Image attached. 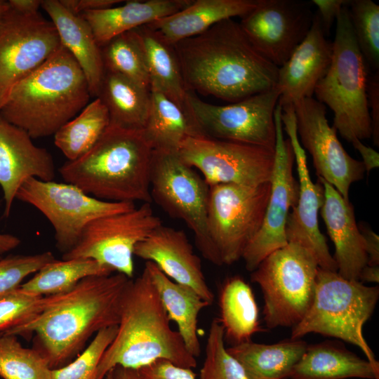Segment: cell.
Returning a JSON list of instances; mask_svg holds the SVG:
<instances>
[{
	"label": "cell",
	"instance_id": "cell-1",
	"mask_svg": "<svg viewBox=\"0 0 379 379\" xmlns=\"http://www.w3.org/2000/svg\"><path fill=\"white\" fill-rule=\"evenodd\" d=\"M173 46L190 92L233 103L277 86L279 67L256 50L233 18Z\"/></svg>",
	"mask_w": 379,
	"mask_h": 379
},
{
	"label": "cell",
	"instance_id": "cell-2",
	"mask_svg": "<svg viewBox=\"0 0 379 379\" xmlns=\"http://www.w3.org/2000/svg\"><path fill=\"white\" fill-rule=\"evenodd\" d=\"M131 279L119 272L86 277L67 292L44 296L36 315L2 333H35L36 349L51 368L64 366L84 350L93 334L118 326L122 296Z\"/></svg>",
	"mask_w": 379,
	"mask_h": 379
},
{
	"label": "cell",
	"instance_id": "cell-3",
	"mask_svg": "<svg viewBox=\"0 0 379 379\" xmlns=\"http://www.w3.org/2000/svg\"><path fill=\"white\" fill-rule=\"evenodd\" d=\"M117 332L98 364L96 378L104 379L116 366L140 369L158 359L188 368L197 362L187 350L161 303L145 267L127 285L121 302Z\"/></svg>",
	"mask_w": 379,
	"mask_h": 379
},
{
	"label": "cell",
	"instance_id": "cell-4",
	"mask_svg": "<svg viewBox=\"0 0 379 379\" xmlns=\"http://www.w3.org/2000/svg\"><path fill=\"white\" fill-rule=\"evenodd\" d=\"M91 97L81 68L61 45L13 87L0 117L32 139L54 135L89 103Z\"/></svg>",
	"mask_w": 379,
	"mask_h": 379
},
{
	"label": "cell",
	"instance_id": "cell-5",
	"mask_svg": "<svg viewBox=\"0 0 379 379\" xmlns=\"http://www.w3.org/2000/svg\"><path fill=\"white\" fill-rule=\"evenodd\" d=\"M153 148L142 131L109 126L84 155L59 168L65 182L112 202L151 203Z\"/></svg>",
	"mask_w": 379,
	"mask_h": 379
},
{
	"label": "cell",
	"instance_id": "cell-6",
	"mask_svg": "<svg viewBox=\"0 0 379 379\" xmlns=\"http://www.w3.org/2000/svg\"><path fill=\"white\" fill-rule=\"evenodd\" d=\"M367 65L357 43L347 5L336 18L333 57L315 86L316 100L333 112V127L352 145L371 138L367 100Z\"/></svg>",
	"mask_w": 379,
	"mask_h": 379
},
{
	"label": "cell",
	"instance_id": "cell-7",
	"mask_svg": "<svg viewBox=\"0 0 379 379\" xmlns=\"http://www.w3.org/2000/svg\"><path fill=\"white\" fill-rule=\"evenodd\" d=\"M378 296V286H366L319 267L312 303L293 326L291 338L300 339L310 333L340 338L358 346L379 370V363L362 334L363 325L372 314Z\"/></svg>",
	"mask_w": 379,
	"mask_h": 379
},
{
	"label": "cell",
	"instance_id": "cell-8",
	"mask_svg": "<svg viewBox=\"0 0 379 379\" xmlns=\"http://www.w3.org/2000/svg\"><path fill=\"white\" fill-rule=\"evenodd\" d=\"M319 267L311 250L288 242L251 272V281L262 292L267 327L294 326L300 321L312 303Z\"/></svg>",
	"mask_w": 379,
	"mask_h": 379
},
{
	"label": "cell",
	"instance_id": "cell-9",
	"mask_svg": "<svg viewBox=\"0 0 379 379\" xmlns=\"http://www.w3.org/2000/svg\"><path fill=\"white\" fill-rule=\"evenodd\" d=\"M150 194L168 215L182 220L191 230L203 257L220 266L208 229L209 185L178 152L153 151Z\"/></svg>",
	"mask_w": 379,
	"mask_h": 379
},
{
	"label": "cell",
	"instance_id": "cell-10",
	"mask_svg": "<svg viewBox=\"0 0 379 379\" xmlns=\"http://www.w3.org/2000/svg\"><path fill=\"white\" fill-rule=\"evenodd\" d=\"M270 191V182L209 185L208 229L220 265L242 258L262 226Z\"/></svg>",
	"mask_w": 379,
	"mask_h": 379
},
{
	"label": "cell",
	"instance_id": "cell-11",
	"mask_svg": "<svg viewBox=\"0 0 379 379\" xmlns=\"http://www.w3.org/2000/svg\"><path fill=\"white\" fill-rule=\"evenodd\" d=\"M16 199L40 211L55 231L56 247L63 254L72 250L84 229L100 218L135 208L133 202H112L90 196L67 182L27 180Z\"/></svg>",
	"mask_w": 379,
	"mask_h": 379
},
{
	"label": "cell",
	"instance_id": "cell-12",
	"mask_svg": "<svg viewBox=\"0 0 379 379\" xmlns=\"http://www.w3.org/2000/svg\"><path fill=\"white\" fill-rule=\"evenodd\" d=\"M281 95L277 86L225 105L206 102L188 92L192 116L204 135L274 150V111Z\"/></svg>",
	"mask_w": 379,
	"mask_h": 379
},
{
	"label": "cell",
	"instance_id": "cell-13",
	"mask_svg": "<svg viewBox=\"0 0 379 379\" xmlns=\"http://www.w3.org/2000/svg\"><path fill=\"white\" fill-rule=\"evenodd\" d=\"M161 224L150 203L100 218L86 226L74 247L62 255V260L93 259L133 279L135 246Z\"/></svg>",
	"mask_w": 379,
	"mask_h": 379
},
{
	"label": "cell",
	"instance_id": "cell-14",
	"mask_svg": "<svg viewBox=\"0 0 379 379\" xmlns=\"http://www.w3.org/2000/svg\"><path fill=\"white\" fill-rule=\"evenodd\" d=\"M178 154L196 168L208 185L233 183L255 186L270 182L274 150L206 135L187 138Z\"/></svg>",
	"mask_w": 379,
	"mask_h": 379
},
{
	"label": "cell",
	"instance_id": "cell-15",
	"mask_svg": "<svg viewBox=\"0 0 379 379\" xmlns=\"http://www.w3.org/2000/svg\"><path fill=\"white\" fill-rule=\"evenodd\" d=\"M60 46L50 19L39 12L22 13L8 8L0 21V109L13 87Z\"/></svg>",
	"mask_w": 379,
	"mask_h": 379
},
{
	"label": "cell",
	"instance_id": "cell-16",
	"mask_svg": "<svg viewBox=\"0 0 379 379\" xmlns=\"http://www.w3.org/2000/svg\"><path fill=\"white\" fill-rule=\"evenodd\" d=\"M282 108L274 111L276 145L270 180L271 191L262 226L245 248L242 258L247 270L253 272L270 254L288 244L286 225L289 211L298 201V182L293 168L294 154L288 138L283 134Z\"/></svg>",
	"mask_w": 379,
	"mask_h": 379
},
{
	"label": "cell",
	"instance_id": "cell-17",
	"mask_svg": "<svg viewBox=\"0 0 379 379\" xmlns=\"http://www.w3.org/2000/svg\"><path fill=\"white\" fill-rule=\"evenodd\" d=\"M294 109L300 144L310 152L318 178L349 200L351 185L364 178L362 161L345 151L336 130L328 124L324 104L313 97L306 98L296 102Z\"/></svg>",
	"mask_w": 379,
	"mask_h": 379
},
{
	"label": "cell",
	"instance_id": "cell-18",
	"mask_svg": "<svg viewBox=\"0 0 379 379\" xmlns=\"http://www.w3.org/2000/svg\"><path fill=\"white\" fill-rule=\"evenodd\" d=\"M311 2L299 0H257L241 18L240 26L256 48L281 67L302 42L312 26Z\"/></svg>",
	"mask_w": 379,
	"mask_h": 379
},
{
	"label": "cell",
	"instance_id": "cell-19",
	"mask_svg": "<svg viewBox=\"0 0 379 379\" xmlns=\"http://www.w3.org/2000/svg\"><path fill=\"white\" fill-rule=\"evenodd\" d=\"M281 121L296 161L299 187L297 204L286 220L287 241L311 250L317 258L319 268L337 272V265L318 224V213L324 202V186L318 179L316 183L311 179L305 151L298 139L294 107L282 108Z\"/></svg>",
	"mask_w": 379,
	"mask_h": 379
},
{
	"label": "cell",
	"instance_id": "cell-20",
	"mask_svg": "<svg viewBox=\"0 0 379 379\" xmlns=\"http://www.w3.org/2000/svg\"><path fill=\"white\" fill-rule=\"evenodd\" d=\"M24 130L0 117V186L8 217L22 184L29 178L52 181L55 166L51 153L35 145Z\"/></svg>",
	"mask_w": 379,
	"mask_h": 379
},
{
	"label": "cell",
	"instance_id": "cell-21",
	"mask_svg": "<svg viewBox=\"0 0 379 379\" xmlns=\"http://www.w3.org/2000/svg\"><path fill=\"white\" fill-rule=\"evenodd\" d=\"M134 255L154 263L169 279L192 288L213 303L214 295L206 283L201 260L184 231L161 224L137 244Z\"/></svg>",
	"mask_w": 379,
	"mask_h": 379
},
{
	"label": "cell",
	"instance_id": "cell-22",
	"mask_svg": "<svg viewBox=\"0 0 379 379\" xmlns=\"http://www.w3.org/2000/svg\"><path fill=\"white\" fill-rule=\"evenodd\" d=\"M333 57V41L326 39L317 11L310 29L288 60L279 67L278 104L284 107L312 98L316 85L327 72Z\"/></svg>",
	"mask_w": 379,
	"mask_h": 379
},
{
	"label": "cell",
	"instance_id": "cell-23",
	"mask_svg": "<svg viewBox=\"0 0 379 379\" xmlns=\"http://www.w3.org/2000/svg\"><path fill=\"white\" fill-rule=\"evenodd\" d=\"M318 180L324 189L321 215L335 246L333 258L337 265V272L345 279L359 281L361 270L367 265L368 257L354 208L350 200L345 199L331 184L321 178Z\"/></svg>",
	"mask_w": 379,
	"mask_h": 379
},
{
	"label": "cell",
	"instance_id": "cell-24",
	"mask_svg": "<svg viewBox=\"0 0 379 379\" xmlns=\"http://www.w3.org/2000/svg\"><path fill=\"white\" fill-rule=\"evenodd\" d=\"M41 8L54 24L61 45L76 60L87 80L91 96L97 98L105 70L101 48L81 15L66 9L59 0H44Z\"/></svg>",
	"mask_w": 379,
	"mask_h": 379
},
{
	"label": "cell",
	"instance_id": "cell-25",
	"mask_svg": "<svg viewBox=\"0 0 379 379\" xmlns=\"http://www.w3.org/2000/svg\"><path fill=\"white\" fill-rule=\"evenodd\" d=\"M257 0H192L182 10L146 25L171 45L199 34L228 18H242Z\"/></svg>",
	"mask_w": 379,
	"mask_h": 379
},
{
	"label": "cell",
	"instance_id": "cell-26",
	"mask_svg": "<svg viewBox=\"0 0 379 379\" xmlns=\"http://www.w3.org/2000/svg\"><path fill=\"white\" fill-rule=\"evenodd\" d=\"M192 0L128 1L119 6L85 12L81 15L89 25L101 47L114 37L172 15Z\"/></svg>",
	"mask_w": 379,
	"mask_h": 379
},
{
	"label": "cell",
	"instance_id": "cell-27",
	"mask_svg": "<svg viewBox=\"0 0 379 379\" xmlns=\"http://www.w3.org/2000/svg\"><path fill=\"white\" fill-rule=\"evenodd\" d=\"M145 267L170 321L176 324L187 350L193 357H198L201 354L198 317L200 312L211 304L192 288L169 279L154 263L146 261Z\"/></svg>",
	"mask_w": 379,
	"mask_h": 379
},
{
	"label": "cell",
	"instance_id": "cell-28",
	"mask_svg": "<svg viewBox=\"0 0 379 379\" xmlns=\"http://www.w3.org/2000/svg\"><path fill=\"white\" fill-rule=\"evenodd\" d=\"M291 379H378L379 370L343 346L331 343L307 345L292 368Z\"/></svg>",
	"mask_w": 379,
	"mask_h": 379
},
{
	"label": "cell",
	"instance_id": "cell-29",
	"mask_svg": "<svg viewBox=\"0 0 379 379\" xmlns=\"http://www.w3.org/2000/svg\"><path fill=\"white\" fill-rule=\"evenodd\" d=\"M97 98L107 109L110 126L133 131L144 129L150 108V88L105 71Z\"/></svg>",
	"mask_w": 379,
	"mask_h": 379
},
{
	"label": "cell",
	"instance_id": "cell-30",
	"mask_svg": "<svg viewBox=\"0 0 379 379\" xmlns=\"http://www.w3.org/2000/svg\"><path fill=\"white\" fill-rule=\"evenodd\" d=\"M307 343L289 339L272 345L251 340L227 347L250 379H284L304 354Z\"/></svg>",
	"mask_w": 379,
	"mask_h": 379
},
{
	"label": "cell",
	"instance_id": "cell-31",
	"mask_svg": "<svg viewBox=\"0 0 379 379\" xmlns=\"http://www.w3.org/2000/svg\"><path fill=\"white\" fill-rule=\"evenodd\" d=\"M150 98L142 131L154 150L178 152L187 138L204 135L194 120L161 91L151 86Z\"/></svg>",
	"mask_w": 379,
	"mask_h": 379
},
{
	"label": "cell",
	"instance_id": "cell-32",
	"mask_svg": "<svg viewBox=\"0 0 379 379\" xmlns=\"http://www.w3.org/2000/svg\"><path fill=\"white\" fill-rule=\"evenodd\" d=\"M135 29L145 50L150 87L161 91L193 119L187 100L189 91L173 46L166 43L146 25Z\"/></svg>",
	"mask_w": 379,
	"mask_h": 379
},
{
	"label": "cell",
	"instance_id": "cell-33",
	"mask_svg": "<svg viewBox=\"0 0 379 379\" xmlns=\"http://www.w3.org/2000/svg\"><path fill=\"white\" fill-rule=\"evenodd\" d=\"M220 318L225 339L232 345L251 340L261 331L258 309L249 285L241 277H234L222 285L219 294Z\"/></svg>",
	"mask_w": 379,
	"mask_h": 379
},
{
	"label": "cell",
	"instance_id": "cell-34",
	"mask_svg": "<svg viewBox=\"0 0 379 379\" xmlns=\"http://www.w3.org/2000/svg\"><path fill=\"white\" fill-rule=\"evenodd\" d=\"M114 272L113 269L93 259L54 260L41 267L19 288L39 296L57 295L71 290L86 277Z\"/></svg>",
	"mask_w": 379,
	"mask_h": 379
},
{
	"label": "cell",
	"instance_id": "cell-35",
	"mask_svg": "<svg viewBox=\"0 0 379 379\" xmlns=\"http://www.w3.org/2000/svg\"><path fill=\"white\" fill-rule=\"evenodd\" d=\"M109 126L107 109L95 98L55 133L54 142L68 161H73L87 153Z\"/></svg>",
	"mask_w": 379,
	"mask_h": 379
},
{
	"label": "cell",
	"instance_id": "cell-36",
	"mask_svg": "<svg viewBox=\"0 0 379 379\" xmlns=\"http://www.w3.org/2000/svg\"><path fill=\"white\" fill-rule=\"evenodd\" d=\"M101 48L105 70L150 88L145 50L135 29L119 34Z\"/></svg>",
	"mask_w": 379,
	"mask_h": 379
},
{
	"label": "cell",
	"instance_id": "cell-37",
	"mask_svg": "<svg viewBox=\"0 0 379 379\" xmlns=\"http://www.w3.org/2000/svg\"><path fill=\"white\" fill-rule=\"evenodd\" d=\"M48 361L36 348L23 347L15 335H0V377L3 379H51Z\"/></svg>",
	"mask_w": 379,
	"mask_h": 379
},
{
	"label": "cell",
	"instance_id": "cell-38",
	"mask_svg": "<svg viewBox=\"0 0 379 379\" xmlns=\"http://www.w3.org/2000/svg\"><path fill=\"white\" fill-rule=\"evenodd\" d=\"M347 8L353 32L364 58L379 70V6L372 0H349Z\"/></svg>",
	"mask_w": 379,
	"mask_h": 379
},
{
	"label": "cell",
	"instance_id": "cell-39",
	"mask_svg": "<svg viewBox=\"0 0 379 379\" xmlns=\"http://www.w3.org/2000/svg\"><path fill=\"white\" fill-rule=\"evenodd\" d=\"M200 379H250L242 366L225 346L224 330L218 319L210 326Z\"/></svg>",
	"mask_w": 379,
	"mask_h": 379
},
{
	"label": "cell",
	"instance_id": "cell-40",
	"mask_svg": "<svg viewBox=\"0 0 379 379\" xmlns=\"http://www.w3.org/2000/svg\"><path fill=\"white\" fill-rule=\"evenodd\" d=\"M117 328L118 326H113L98 331L75 359L52 369L51 379H95L100 359L115 338Z\"/></svg>",
	"mask_w": 379,
	"mask_h": 379
},
{
	"label": "cell",
	"instance_id": "cell-41",
	"mask_svg": "<svg viewBox=\"0 0 379 379\" xmlns=\"http://www.w3.org/2000/svg\"><path fill=\"white\" fill-rule=\"evenodd\" d=\"M55 260L50 251L34 255H15L0 258V296L20 287L29 275Z\"/></svg>",
	"mask_w": 379,
	"mask_h": 379
},
{
	"label": "cell",
	"instance_id": "cell-42",
	"mask_svg": "<svg viewBox=\"0 0 379 379\" xmlns=\"http://www.w3.org/2000/svg\"><path fill=\"white\" fill-rule=\"evenodd\" d=\"M44 296L35 295L19 288L0 296V333L11 329L36 315Z\"/></svg>",
	"mask_w": 379,
	"mask_h": 379
},
{
	"label": "cell",
	"instance_id": "cell-43",
	"mask_svg": "<svg viewBox=\"0 0 379 379\" xmlns=\"http://www.w3.org/2000/svg\"><path fill=\"white\" fill-rule=\"evenodd\" d=\"M140 379H196L192 368L176 366L169 361L158 359L138 370Z\"/></svg>",
	"mask_w": 379,
	"mask_h": 379
},
{
	"label": "cell",
	"instance_id": "cell-44",
	"mask_svg": "<svg viewBox=\"0 0 379 379\" xmlns=\"http://www.w3.org/2000/svg\"><path fill=\"white\" fill-rule=\"evenodd\" d=\"M368 107L371 121L373 144L379 145V71L368 75L367 81Z\"/></svg>",
	"mask_w": 379,
	"mask_h": 379
},
{
	"label": "cell",
	"instance_id": "cell-45",
	"mask_svg": "<svg viewBox=\"0 0 379 379\" xmlns=\"http://www.w3.org/2000/svg\"><path fill=\"white\" fill-rule=\"evenodd\" d=\"M311 2L317 6L322 29L328 36L334 21L341 9L348 4L349 0H312Z\"/></svg>",
	"mask_w": 379,
	"mask_h": 379
},
{
	"label": "cell",
	"instance_id": "cell-46",
	"mask_svg": "<svg viewBox=\"0 0 379 379\" xmlns=\"http://www.w3.org/2000/svg\"><path fill=\"white\" fill-rule=\"evenodd\" d=\"M59 1L66 9L76 15L109 8L124 2L121 0H59Z\"/></svg>",
	"mask_w": 379,
	"mask_h": 379
},
{
	"label": "cell",
	"instance_id": "cell-47",
	"mask_svg": "<svg viewBox=\"0 0 379 379\" xmlns=\"http://www.w3.org/2000/svg\"><path fill=\"white\" fill-rule=\"evenodd\" d=\"M359 229L364 239L366 251L368 257L367 265H379V237L371 228L364 223L358 225Z\"/></svg>",
	"mask_w": 379,
	"mask_h": 379
},
{
	"label": "cell",
	"instance_id": "cell-48",
	"mask_svg": "<svg viewBox=\"0 0 379 379\" xmlns=\"http://www.w3.org/2000/svg\"><path fill=\"white\" fill-rule=\"evenodd\" d=\"M352 146L361 154L362 163L364 166L365 171L369 173L371 170L378 168L379 154L373 148L365 145L361 140H357Z\"/></svg>",
	"mask_w": 379,
	"mask_h": 379
},
{
	"label": "cell",
	"instance_id": "cell-49",
	"mask_svg": "<svg viewBox=\"0 0 379 379\" xmlns=\"http://www.w3.org/2000/svg\"><path fill=\"white\" fill-rule=\"evenodd\" d=\"M11 8L22 13H36L41 7V0H9Z\"/></svg>",
	"mask_w": 379,
	"mask_h": 379
},
{
	"label": "cell",
	"instance_id": "cell-50",
	"mask_svg": "<svg viewBox=\"0 0 379 379\" xmlns=\"http://www.w3.org/2000/svg\"><path fill=\"white\" fill-rule=\"evenodd\" d=\"M105 379H140L137 369L116 366L105 375Z\"/></svg>",
	"mask_w": 379,
	"mask_h": 379
},
{
	"label": "cell",
	"instance_id": "cell-51",
	"mask_svg": "<svg viewBox=\"0 0 379 379\" xmlns=\"http://www.w3.org/2000/svg\"><path fill=\"white\" fill-rule=\"evenodd\" d=\"M359 281L363 282L378 283L379 266H370L366 265L361 271Z\"/></svg>",
	"mask_w": 379,
	"mask_h": 379
},
{
	"label": "cell",
	"instance_id": "cell-52",
	"mask_svg": "<svg viewBox=\"0 0 379 379\" xmlns=\"http://www.w3.org/2000/svg\"><path fill=\"white\" fill-rule=\"evenodd\" d=\"M20 244V239L8 234H0V254L10 251Z\"/></svg>",
	"mask_w": 379,
	"mask_h": 379
},
{
	"label": "cell",
	"instance_id": "cell-53",
	"mask_svg": "<svg viewBox=\"0 0 379 379\" xmlns=\"http://www.w3.org/2000/svg\"><path fill=\"white\" fill-rule=\"evenodd\" d=\"M9 8L8 1L0 0V21Z\"/></svg>",
	"mask_w": 379,
	"mask_h": 379
},
{
	"label": "cell",
	"instance_id": "cell-54",
	"mask_svg": "<svg viewBox=\"0 0 379 379\" xmlns=\"http://www.w3.org/2000/svg\"><path fill=\"white\" fill-rule=\"evenodd\" d=\"M2 333H0V335H1Z\"/></svg>",
	"mask_w": 379,
	"mask_h": 379
},
{
	"label": "cell",
	"instance_id": "cell-55",
	"mask_svg": "<svg viewBox=\"0 0 379 379\" xmlns=\"http://www.w3.org/2000/svg\"><path fill=\"white\" fill-rule=\"evenodd\" d=\"M0 258H1V257H0Z\"/></svg>",
	"mask_w": 379,
	"mask_h": 379
}]
</instances>
